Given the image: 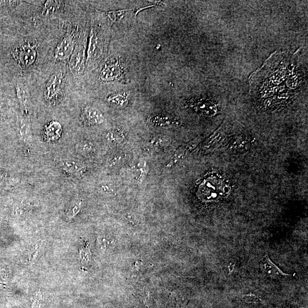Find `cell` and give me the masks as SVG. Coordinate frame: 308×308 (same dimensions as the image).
Wrapping results in <instances>:
<instances>
[{
    "instance_id": "6da1fadb",
    "label": "cell",
    "mask_w": 308,
    "mask_h": 308,
    "mask_svg": "<svg viewBox=\"0 0 308 308\" xmlns=\"http://www.w3.org/2000/svg\"><path fill=\"white\" fill-rule=\"evenodd\" d=\"M12 55L21 68L30 69L37 60V45L30 41L19 42L14 46Z\"/></svg>"
},
{
    "instance_id": "7a4b0ae2",
    "label": "cell",
    "mask_w": 308,
    "mask_h": 308,
    "mask_svg": "<svg viewBox=\"0 0 308 308\" xmlns=\"http://www.w3.org/2000/svg\"><path fill=\"white\" fill-rule=\"evenodd\" d=\"M64 73L62 70L54 72L47 82L44 90L45 101L50 105L60 102L64 92Z\"/></svg>"
},
{
    "instance_id": "3957f363",
    "label": "cell",
    "mask_w": 308,
    "mask_h": 308,
    "mask_svg": "<svg viewBox=\"0 0 308 308\" xmlns=\"http://www.w3.org/2000/svg\"><path fill=\"white\" fill-rule=\"evenodd\" d=\"M76 47V39L72 34H66L58 42L54 50V58L58 62L68 60Z\"/></svg>"
},
{
    "instance_id": "277c9868",
    "label": "cell",
    "mask_w": 308,
    "mask_h": 308,
    "mask_svg": "<svg viewBox=\"0 0 308 308\" xmlns=\"http://www.w3.org/2000/svg\"><path fill=\"white\" fill-rule=\"evenodd\" d=\"M58 165L66 174L74 177H81L88 169L84 161L74 159H62L59 161Z\"/></svg>"
},
{
    "instance_id": "5b68a950",
    "label": "cell",
    "mask_w": 308,
    "mask_h": 308,
    "mask_svg": "<svg viewBox=\"0 0 308 308\" xmlns=\"http://www.w3.org/2000/svg\"><path fill=\"white\" fill-rule=\"evenodd\" d=\"M80 121L86 126H96L104 123L105 117L100 110L87 105L82 109Z\"/></svg>"
},
{
    "instance_id": "8992f818",
    "label": "cell",
    "mask_w": 308,
    "mask_h": 308,
    "mask_svg": "<svg viewBox=\"0 0 308 308\" xmlns=\"http://www.w3.org/2000/svg\"><path fill=\"white\" fill-rule=\"evenodd\" d=\"M17 102L21 109V114L30 117L31 113V99L28 88L24 83L19 81L16 85Z\"/></svg>"
},
{
    "instance_id": "52a82bcc",
    "label": "cell",
    "mask_w": 308,
    "mask_h": 308,
    "mask_svg": "<svg viewBox=\"0 0 308 308\" xmlns=\"http://www.w3.org/2000/svg\"><path fill=\"white\" fill-rule=\"evenodd\" d=\"M69 61L71 72L74 75L80 74L84 69L85 48L84 46L78 44L76 46Z\"/></svg>"
},
{
    "instance_id": "ba28073f",
    "label": "cell",
    "mask_w": 308,
    "mask_h": 308,
    "mask_svg": "<svg viewBox=\"0 0 308 308\" xmlns=\"http://www.w3.org/2000/svg\"><path fill=\"white\" fill-rule=\"evenodd\" d=\"M63 128L60 122L53 121L49 122L43 128L42 136L47 143L53 144L61 139Z\"/></svg>"
},
{
    "instance_id": "9c48e42d",
    "label": "cell",
    "mask_w": 308,
    "mask_h": 308,
    "mask_svg": "<svg viewBox=\"0 0 308 308\" xmlns=\"http://www.w3.org/2000/svg\"><path fill=\"white\" fill-rule=\"evenodd\" d=\"M260 267L268 276L272 279H280L295 275V274L292 275L284 273L274 263L272 262L267 254L262 258L261 263H260Z\"/></svg>"
},
{
    "instance_id": "30bf717a",
    "label": "cell",
    "mask_w": 308,
    "mask_h": 308,
    "mask_svg": "<svg viewBox=\"0 0 308 308\" xmlns=\"http://www.w3.org/2000/svg\"><path fill=\"white\" fill-rule=\"evenodd\" d=\"M30 117L22 115L17 121V130L21 140L25 145H29L32 141V134L30 124Z\"/></svg>"
},
{
    "instance_id": "8fae6325",
    "label": "cell",
    "mask_w": 308,
    "mask_h": 308,
    "mask_svg": "<svg viewBox=\"0 0 308 308\" xmlns=\"http://www.w3.org/2000/svg\"><path fill=\"white\" fill-rule=\"evenodd\" d=\"M121 68L117 62L107 63L101 71V80L110 81L117 80L121 75Z\"/></svg>"
},
{
    "instance_id": "7c38bea8",
    "label": "cell",
    "mask_w": 308,
    "mask_h": 308,
    "mask_svg": "<svg viewBox=\"0 0 308 308\" xmlns=\"http://www.w3.org/2000/svg\"><path fill=\"white\" fill-rule=\"evenodd\" d=\"M201 140L199 138L189 142V143L185 145V146H181L178 150H177L174 155L172 157V159L169 161V164L167 165L168 167H171L172 165L178 162L179 161L184 158V157L187 155L188 152L191 151V150L199 144Z\"/></svg>"
},
{
    "instance_id": "4fadbf2b",
    "label": "cell",
    "mask_w": 308,
    "mask_h": 308,
    "mask_svg": "<svg viewBox=\"0 0 308 308\" xmlns=\"http://www.w3.org/2000/svg\"><path fill=\"white\" fill-rule=\"evenodd\" d=\"M96 147L88 140H82L75 145V151L81 156L90 157L96 153Z\"/></svg>"
},
{
    "instance_id": "5bb4252c",
    "label": "cell",
    "mask_w": 308,
    "mask_h": 308,
    "mask_svg": "<svg viewBox=\"0 0 308 308\" xmlns=\"http://www.w3.org/2000/svg\"><path fill=\"white\" fill-rule=\"evenodd\" d=\"M124 134L119 130H110L105 134V139L108 143L117 144L124 140Z\"/></svg>"
},
{
    "instance_id": "9a60e30c",
    "label": "cell",
    "mask_w": 308,
    "mask_h": 308,
    "mask_svg": "<svg viewBox=\"0 0 308 308\" xmlns=\"http://www.w3.org/2000/svg\"><path fill=\"white\" fill-rule=\"evenodd\" d=\"M131 9L114 10L105 11V13L108 15L111 20L114 22H117L124 17L126 11Z\"/></svg>"
},
{
    "instance_id": "2e32d148",
    "label": "cell",
    "mask_w": 308,
    "mask_h": 308,
    "mask_svg": "<svg viewBox=\"0 0 308 308\" xmlns=\"http://www.w3.org/2000/svg\"><path fill=\"white\" fill-rule=\"evenodd\" d=\"M81 205V201L75 200L73 202L70 204L68 214H67V216H68V218L72 219L74 218V216H76L78 213L80 212Z\"/></svg>"
},
{
    "instance_id": "e0dca14e",
    "label": "cell",
    "mask_w": 308,
    "mask_h": 308,
    "mask_svg": "<svg viewBox=\"0 0 308 308\" xmlns=\"http://www.w3.org/2000/svg\"><path fill=\"white\" fill-rule=\"evenodd\" d=\"M108 101L112 103V104L121 106L126 104V101H127V97H126L125 95L120 94L112 95L108 97Z\"/></svg>"
},
{
    "instance_id": "ac0fdd59",
    "label": "cell",
    "mask_w": 308,
    "mask_h": 308,
    "mask_svg": "<svg viewBox=\"0 0 308 308\" xmlns=\"http://www.w3.org/2000/svg\"><path fill=\"white\" fill-rule=\"evenodd\" d=\"M151 122L152 123L155 125L161 126V125H169L171 123V121L169 120L167 118L159 117L152 118Z\"/></svg>"
},
{
    "instance_id": "d6986e66",
    "label": "cell",
    "mask_w": 308,
    "mask_h": 308,
    "mask_svg": "<svg viewBox=\"0 0 308 308\" xmlns=\"http://www.w3.org/2000/svg\"><path fill=\"white\" fill-rule=\"evenodd\" d=\"M164 142H168L167 140L158 139V138H155V139L152 140L151 144L154 147L160 148L163 147L164 145Z\"/></svg>"
},
{
    "instance_id": "ffe728a7",
    "label": "cell",
    "mask_w": 308,
    "mask_h": 308,
    "mask_svg": "<svg viewBox=\"0 0 308 308\" xmlns=\"http://www.w3.org/2000/svg\"><path fill=\"white\" fill-rule=\"evenodd\" d=\"M244 299L247 302H256L258 301V298L256 297L254 295L250 294L244 296Z\"/></svg>"
},
{
    "instance_id": "44dd1931",
    "label": "cell",
    "mask_w": 308,
    "mask_h": 308,
    "mask_svg": "<svg viewBox=\"0 0 308 308\" xmlns=\"http://www.w3.org/2000/svg\"><path fill=\"white\" fill-rule=\"evenodd\" d=\"M1 105H0V109H1Z\"/></svg>"
}]
</instances>
